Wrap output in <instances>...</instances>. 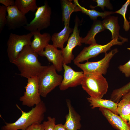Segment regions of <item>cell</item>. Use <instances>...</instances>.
I'll list each match as a JSON object with an SVG mask.
<instances>
[{"label": "cell", "instance_id": "1", "mask_svg": "<svg viewBox=\"0 0 130 130\" xmlns=\"http://www.w3.org/2000/svg\"><path fill=\"white\" fill-rule=\"evenodd\" d=\"M38 54L30 45L25 46L12 63L17 67L22 77L27 79L37 76L45 68L39 61Z\"/></svg>", "mask_w": 130, "mask_h": 130}, {"label": "cell", "instance_id": "2", "mask_svg": "<svg viewBox=\"0 0 130 130\" xmlns=\"http://www.w3.org/2000/svg\"><path fill=\"white\" fill-rule=\"evenodd\" d=\"M16 105L21 112V116L14 123L5 122V125L1 128V130H26L31 125L36 123L41 124L44 120L46 108L43 101L28 112L23 111L17 104Z\"/></svg>", "mask_w": 130, "mask_h": 130}, {"label": "cell", "instance_id": "3", "mask_svg": "<svg viewBox=\"0 0 130 130\" xmlns=\"http://www.w3.org/2000/svg\"><path fill=\"white\" fill-rule=\"evenodd\" d=\"M56 71L52 64L45 66L37 76L39 92L42 97L46 98L49 93L61 83L63 76L58 74Z\"/></svg>", "mask_w": 130, "mask_h": 130}, {"label": "cell", "instance_id": "4", "mask_svg": "<svg viewBox=\"0 0 130 130\" xmlns=\"http://www.w3.org/2000/svg\"><path fill=\"white\" fill-rule=\"evenodd\" d=\"M84 75L81 84L83 89L90 97L102 98L107 92L108 88L106 78L102 75Z\"/></svg>", "mask_w": 130, "mask_h": 130}, {"label": "cell", "instance_id": "5", "mask_svg": "<svg viewBox=\"0 0 130 130\" xmlns=\"http://www.w3.org/2000/svg\"><path fill=\"white\" fill-rule=\"evenodd\" d=\"M51 13V9L46 1L44 5L38 7L33 19L23 27L31 32L46 28L50 25Z\"/></svg>", "mask_w": 130, "mask_h": 130}, {"label": "cell", "instance_id": "6", "mask_svg": "<svg viewBox=\"0 0 130 130\" xmlns=\"http://www.w3.org/2000/svg\"><path fill=\"white\" fill-rule=\"evenodd\" d=\"M124 43L117 39H114L105 45H101L97 43L90 45L83 48L74 59V63L76 65L84 61H88L90 58L95 57L101 53H106L114 45H121Z\"/></svg>", "mask_w": 130, "mask_h": 130}, {"label": "cell", "instance_id": "7", "mask_svg": "<svg viewBox=\"0 0 130 130\" xmlns=\"http://www.w3.org/2000/svg\"><path fill=\"white\" fill-rule=\"evenodd\" d=\"M33 36L31 32L26 34L18 35L11 33L7 43V55L10 62L12 63L24 47L31 45V38Z\"/></svg>", "mask_w": 130, "mask_h": 130}, {"label": "cell", "instance_id": "8", "mask_svg": "<svg viewBox=\"0 0 130 130\" xmlns=\"http://www.w3.org/2000/svg\"><path fill=\"white\" fill-rule=\"evenodd\" d=\"M118 52L117 49L115 48L105 53L104 57L100 60L93 62L87 61L84 63H79L76 65L83 71L84 74L105 75L111 59Z\"/></svg>", "mask_w": 130, "mask_h": 130}, {"label": "cell", "instance_id": "9", "mask_svg": "<svg viewBox=\"0 0 130 130\" xmlns=\"http://www.w3.org/2000/svg\"><path fill=\"white\" fill-rule=\"evenodd\" d=\"M24 95L19 100L23 105L33 107L40 103L42 100L39 92L38 80L37 76L27 79Z\"/></svg>", "mask_w": 130, "mask_h": 130}, {"label": "cell", "instance_id": "10", "mask_svg": "<svg viewBox=\"0 0 130 130\" xmlns=\"http://www.w3.org/2000/svg\"><path fill=\"white\" fill-rule=\"evenodd\" d=\"M78 19L76 17L72 33L68 39L66 46L61 49L64 58V63L66 64L71 63L74 59V56L72 53L74 48L77 46L82 45L81 37L79 35L80 30L78 29Z\"/></svg>", "mask_w": 130, "mask_h": 130}, {"label": "cell", "instance_id": "11", "mask_svg": "<svg viewBox=\"0 0 130 130\" xmlns=\"http://www.w3.org/2000/svg\"><path fill=\"white\" fill-rule=\"evenodd\" d=\"M63 67L64 74L63 80L59 86L60 90H65L69 88L81 85L84 75L83 72L75 71L64 63Z\"/></svg>", "mask_w": 130, "mask_h": 130}, {"label": "cell", "instance_id": "12", "mask_svg": "<svg viewBox=\"0 0 130 130\" xmlns=\"http://www.w3.org/2000/svg\"><path fill=\"white\" fill-rule=\"evenodd\" d=\"M7 12L6 26L9 29L15 30L23 27L28 24L25 15L15 5L7 7Z\"/></svg>", "mask_w": 130, "mask_h": 130}, {"label": "cell", "instance_id": "13", "mask_svg": "<svg viewBox=\"0 0 130 130\" xmlns=\"http://www.w3.org/2000/svg\"><path fill=\"white\" fill-rule=\"evenodd\" d=\"M38 55L46 57L51 62L58 72L63 69L64 58L61 50H58L52 45L48 44L42 51L38 53Z\"/></svg>", "mask_w": 130, "mask_h": 130}, {"label": "cell", "instance_id": "14", "mask_svg": "<svg viewBox=\"0 0 130 130\" xmlns=\"http://www.w3.org/2000/svg\"><path fill=\"white\" fill-rule=\"evenodd\" d=\"M68 112L66 116V120L64 125L67 130H78L80 129V116L76 111L70 100L66 101Z\"/></svg>", "mask_w": 130, "mask_h": 130}, {"label": "cell", "instance_id": "15", "mask_svg": "<svg viewBox=\"0 0 130 130\" xmlns=\"http://www.w3.org/2000/svg\"><path fill=\"white\" fill-rule=\"evenodd\" d=\"M99 110L114 128L118 130H130V125L119 116L106 108H99Z\"/></svg>", "mask_w": 130, "mask_h": 130}, {"label": "cell", "instance_id": "16", "mask_svg": "<svg viewBox=\"0 0 130 130\" xmlns=\"http://www.w3.org/2000/svg\"><path fill=\"white\" fill-rule=\"evenodd\" d=\"M105 29H108L111 33V39H117L124 43L127 42L128 39L119 35L120 26L118 23V17L109 15L106 17L102 21Z\"/></svg>", "mask_w": 130, "mask_h": 130}, {"label": "cell", "instance_id": "17", "mask_svg": "<svg viewBox=\"0 0 130 130\" xmlns=\"http://www.w3.org/2000/svg\"><path fill=\"white\" fill-rule=\"evenodd\" d=\"M40 31L32 32L34 36L30 46L32 50L37 54L44 50L51 39V36L48 33L41 34Z\"/></svg>", "mask_w": 130, "mask_h": 130}, {"label": "cell", "instance_id": "18", "mask_svg": "<svg viewBox=\"0 0 130 130\" xmlns=\"http://www.w3.org/2000/svg\"><path fill=\"white\" fill-rule=\"evenodd\" d=\"M64 28L60 32L53 34L51 38L52 45L57 48H63L64 44L68 41L70 34L73 32V28L70 27L69 25H64Z\"/></svg>", "mask_w": 130, "mask_h": 130}, {"label": "cell", "instance_id": "19", "mask_svg": "<svg viewBox=\"0 0 130 130\" xmlns=\"http://www.w3.org/2000/svg\"><path fill=\"white\" fill-rule=\"evenodd\" d=\"M87 99L90 103V105L92 109L97 107L107 109L115 114L118 115V104L111 100L104 99L102 98H97L90 97Z\"/></svg>", "mask_w": 130, "mask_h": 130}, {"label": "cell", "instance_id": "20", "mask_svg": "<svg viewBox=\"0 0 130 130\" xmlns=\"http://www.w3.org/2000/svg\"><path fill=\"white\" fill-rule=\"evenodd\" d=\"M105 29L102 21L97 20H94L91 27L86 36L84 38L81 37V43L90 45L97 43L95 39L96 35Z\"/></svg>", "mask_w": 130, "mask_h": 130}, {"label": "cell", "instance_id": "21", "mask_svg": "<svg viewBox=\"0 0 130 130\" xmlns=\"http://www.w3.org/2000/svg\"><path fill=\"white\" fill-rule=\"evenodd\" d=\"M71 0H62L61 3L62 9V20L64 25H69L70 17L73 12L80 11L79 7Z\"/></svg>", "mask_w": 130, "mask_h": 130}, {"label": "cell", "instance_id": "22", "mask_svg": "<svg viewBox=\"0 0 130 130\" xmlns=\"http://www.w3.org/2000/svg\"><path fill=\"white\" fill-rule=\"evenodd\" d=\"M117 103L118 114L124 120L130 124V100L125 98H122Z\"/></svg>", "mask_w": 130, "mask_h": 130}, {"label": "cell", "instance_id": "23", "mask_svg": "<svg viewBox=\"0 0 130 130\" xmlns=\"http://www.w3.org/2000/svg\"><path fill=\"white\" fill-rule=\"evenodd\" d=\"M15 5L25 15L30 11L34 12L38 7L36 0H16Z\"/></svg>", "mask_w": 130, "mask_h": 130}, {"label": "cell", "instance_id": "24", "mask_svg": "<svg viewBox=\"0 0 130 130\" xmlns=\"http://www.w3.org/2000/svg\"><path fill=\"white\" fill-rule=\"evenodd\" d=\"M73 1L74 3L79 8L80 11L88 15L90 18L93 20H97L98 17H100L104 19L107 16L114 13V12L112 11H105L103 12H100L94 9H88L80 5L78 0Z\"/></svg>", "mask_w": 130, "mask_h": 130}, {"label": "cell", "instance_id": "25", "mask_svg": "<svg viewBox=\"0 0 130 130\" xmlns=\"http://www.w3.org/2000/svg\"><path fill=\"white\" fill-rule=\"evenodd\" d=\"M130 91V81L121 87L114 90L110 96V100L118 103L122 97Z\"/></svg>", "mask_w": 130, "mask_h": 130}, {"label": "cell", "instance_id": "26", "mask_svg": "<svg viewBox=\"0 0 130 130\" xmlns=\"http://www.w3.org/2000/svg\"><path fill=\"white\" fill-rule=\"evenodd\" d=\"M130 5V0H128L123 5L120 9L114 12V13L119 14L123 16L124 19L123 28L126 31H128L130 27L129 23L126 19L125 16L127 8L128 6Z\"/></svg>", "mask_w": 130, "mask_h": 130}, {"label": "cell", "instance_id": "27", "mask_svg": "<svg viewBox=\"0 0 130 130\" xmlns=\"http://www.w3.org/2000/svg\"><path fill=\"white\" fill-rule=\"evenodd\" d=\"M7 7L4 5H0V33H1L6 26Z\"/></svg>", "mask_w": 130, "mask_h": 130}, {"label": "cell", "instance_id": "28", "mask_svg": "<svg viewBox=\"0 0 130 130\" xmlns=\"http://www.w3.org/2000/svg\"><path fill=\"white\" fill-rule=\"evenodd\" d=\"M97 3V5L95 6H93L91 5L90 7L91 8L94 9L97 7H101L102 9H104V7H106L107 8L112 10L113 9V7L111 4L110 1L108 0H93Z\"/></svg>", "mask_w": 130, "mask_h": 130}, {"label": "cell", "instance_id": "29", "mask_svg": "<svg viewBox=\"0 0 130 130\" xmlns=\"http://www.w3.org/2000/svg\"><path fill=\"white\" fill-rule=\"evenodd\" d=\"M56 123V119L54 117L49 116L47 120L44 121L43 124L45 127V130H54Z\"/></svg>", "mask_w": 130, "mask_h": 130}, {"label": "cell", "instance_id": "30", "mask_svg": "<svg viewBox=\"0 0 130 130\" xmlns=\"http://www.w3.org/2000/svg\"><path fill=\"white\" fill-rule=\"evenodd\" d=\"M119 70L124 74L126 77L130 76V60L127 63L118 67Z\"/></svg>", "mask_w": 130, "mask_h": 130}, {"label": "cell", "instance_id": "31", "mask_svg": "<svg viewBox=\"0 0 130 130\" xmlns=\"http://www.w3.org/2000/svg\"><path fill=\"white\" fill-rule=\"evenodd\" d=\"M26 130H45V127L43 124L36 123L31 125Z\"/></svg>", "mask_w": 130, "mask_h": 130}, {"label": "cell", "instance_id": "32", "mask_svg": "<svg viewBox=\"0 0 130 130\" xmlns=\"http://www.w3.org/2000/svg\"><path fill=\"white\" fill-rule=\"evenodd\" d=\"M0 3L7 7L15 5V1L13 0H0Z\"/></svg>", "mask_w": 130, "mask_h": 130}, {"label": "cell", "instance_id": "33", "mask_svg": "<svg viewBox=\"0 0 130 130\" xmlns=\"http://www.w3.org/2000/svg\"><path fill=\"white\" fill-rule=\"evenodd\" d=\"M54 130H67L62 124H59L55 125Z\"/></svg>", "mask_w": 130, "mask_h": 130}, {"label": "cell", "instance_id": "34", "mask_svg": "<svg viewBox=\"0 0 130 130\" xmlns=\"http://www.w3.org/2000/svg\"><path fill=\"white\" fill-rule=\"evenodd\" d=\"M122 98H126L130 100V91L125 94L122 97Z\"/></svg>", "mask_w": 130, "mask_h": 130}, {"label": "cell", "instance_id": "35", "mask_svg": "<svg viewBox=\"0 0 130 130\" xmlns=\"http://www.w3.org/2000/svg\"></svg>", "mask_w": 130, "mask_h": 130}]
</instances>
